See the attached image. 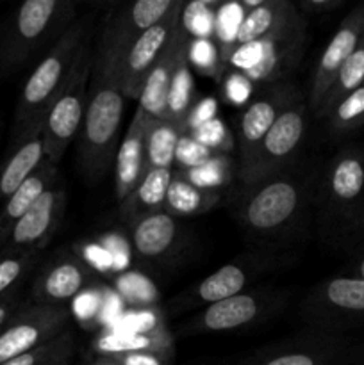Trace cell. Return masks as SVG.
I'll return each instance as SVG.
<instances>
[{"instance_id": "cell-4", "label": "cell", "mask_w": 364, "mask_h": 365, "mask_svg": "<svg viewBox=\"0 0 364 365\" xmlns=\"http://www.w3.org/2000/svg\"><path fill=\"white\" fill-rule=\"evenodd\" d=\"M75 20V0H21L0 31V73H14L45 53Z\"/></svg>"}, {"instance_id": "cell-35", "label": "cell", "mask_w": 364, "mask_h": 365, "mask_svg": "<svg viewBox=\"0 0 364 365\" xmlns=\"http://www.w3.org/2000/svg\"><path fill=\"white\" fill-rule=\"evenodd\" d=\"M74 310L84 324H98L102 310L106 307V294L102 285H93L74 299Z\"/></svg>"}, {"instance_id": "cell-25", "label": "cell", "mask_w": 364, "mask_h": 365, "mask_svg": "<svg viewBox=\"0 0 364 365\" xmlns=\"http://www.w3.org/2000/svg\"><path fill=\"white\" fill-rule=\"evenodd\" d=\"M171 178H173V170L148 168L138 187L120 203L121 220L131 225L139 217L163 210Z\"/></svg>"}, {"instance_id": "cell-29", "label": "cell", "mask_w": 364, "mask_h": 365, "mask_svg": "<svg viewBox=\"0 0 364 365\" xmlns=\"http://www.w3.org/2000/svg\"><path fill=\"white\" fill-rule=\"evenodd\" d=\"M39 252L0 253V299L20 291V285L41 262Z\"/></svg>"}, {"instance_id": "cell-50", "label": "cell", "mask_w": 364, "mask_h": 365, "mask_svg": "<svg viewBox=\"0 0 364 365\" xmlns=\"http://www.w3.org/2000/svg\"><path fill=\"white\" fill-rule=\"evenodd\" d=\"M355 365H360V362H359V364H355Z\"/></svg>"}, {"instance_id": "cell-32", "label": "cell", "mask_w": 364, "mask_h": 365, "mask_svg": "<svg viewBox=\"0 0 364 365\" xmlns=\"http://www.w3.org/2000/svg\"><path fill=\"white\" fill-rule=\"evenodd\" d=\"M193 184L200 185L203 189H214L216 191L218 185H223L227 182V175L231 173L228 168V160L223 153L214 157L213 160L206 163L203 166L193 168V170L182 171Z\"/></svg>"}, {"instance_id": "cell-3", "label": "cell", "mask_w": 364, "mask_h": 365, "mask_svg": "<svg viewBox=\"0 0 364 365\" xmlns=\"http://www.w3.org/2000/svg\"><path fill=\"white\" fill-rule=\"evenodd\" d=\"M93 36V16L77 18L43 53L21 86L13 121V139L31 125L43 121L46 110L66 84L82 48Z\"/></svg>"}, {"instance_id": "cell-19", "label": "cell", "mask_w": 364, "mask_h": 365, "mask_svg": "<svg viewBox=\"0 0 364 365\" xmlns=\"http://www.w3.org/2000/svg\"><path fill=\"white\" fill-rule=\"evenodd\" d=\"M325 203L338 212L353 214L364 196V150L350 146L330 160L323 178Z\"/></svg>"}, {"instance_id": "cell-43", "label": "cell", "mask_w": 364, "mask_h": 365, "mask_svg": "<svg viewBox=\"0 0 364 365\" xmlns=\"http://www.w3.org/2000/svg\"><path fill=\"white\" fill-rule=\"evenodd\" d=\"M236 2L239 4V6L243 7V11H250V9H256V7L263 6V4H268V2H273V0H236Z\"/></svg>"}, {"instance_id": "cell-9", "label": "cell", "mask_w": 364, "mask_h": 365, "mask_svg": "<svg viewBox=\"0 0 364 365\" xmlns=\"http://www.w3.org/2000/svg\"><path fill=\"white\" fill-rule=\"evenodd\" d=\"M300 317L313 330L334 334L364 321V280L353 274L327 278L300 303Z\"/></svg>"}, {"instance_id": "cell-2", "label": "cell", "mask_w": 364, "mask_h": 365, "mask_svg": "<svg viewBox=\"0 0 364 365\" xmlns=\"http://www.w3.org/2000/svg\"><path fill=\"white\" fill-rule=\"evenodd\" d=\"M309 205V189L296 175L275 173L241 185L231 209L243 230L259 239H282L296 232Z\"/></svg>"}, {"instance_id": "cell-6", "label": "cell", "mask_w": 364, "mask_h": 365, "mask_svg": "<svg viewBox=\"0 0 364 365\" xmlns=\"http://www.w3.org/2000/svg\"><path fill=\"white\" fill-rule=\"evenodd\" d=\"M289 294L273 287L248 289L241 294L202 307L181 327V335L227 334L253 327L284 309Z\"/></svg>"}, {"instance_id": "cell-21", "label": "cell", "mask_w": 364, "mask_h": 365, "mask_svg": "<svg viewBox=\"0 0 364 365\" xmlns=\"http://www.w3.org/2000/svg\"><path fill=\"white\" fill-rule=\"evenodd\" d=\"M134 252L150 262H164L182 245V228L166 210L152 212L128 225Z\"/></svg>"}, {"instance_id": "cell-18", "label": "cell", "mask_w": 364, "mask_h": 365, "mask_svg": "<svg viewBox=\"0 0 364 365\" xmlns=\"http://www.w3.org/2000/svg\"><path fill=\"white\" fill-rule=\"evenodd\" d=\"M364 36V18L363 9H355L341 21L338 31L330 38L328 45L321 52L320 61L314 70L313 81H310L309 98H307V106L314 114L320 109L321 102H323L325 95L330 89L332 82H334L335 75L339 73L345 61L348 59L350 53L355 50L359 45L360 38Z\"/></svg>"}, {"instance_id": "cell-7", "label": "cell", "mask_w": 364, "mask_h": 365, "mask_svg": "<svg viewBox=\"0 0 364 365\" xmlns=\"http://www.w3.org/2000/svg\"><path fill=\"white\" fill-rule=\"evenodd\" d=\"M360 351L334 331L310 330L298 337L264 346L236 365H355Z\"/></svg>"}, {"instance_id": "cell-33", "label": "cell", "mask_w": 364, "mask_h": 365, "mask_svg": "<svg viewBox=\"0 0 364 365\" xmlns=\"http://www.w3.org/2000/svg\"><path fill=\"white\" fill-rule=\"evenodd\" d=\"M216 155H220V153L200 145L196 139H193V135L184 134L181 138V143H178L177 157H175V164L178 166L177 171H188L193 170V168L203 166V164L213 160Z\"/></svg>"}, {"instance_id": "cell-5", "label": "cell", "mask_w": 364, "mask_h": 365, "mask_svg": "<svg viewBox=\"0 0 364 365\" xmlns=\"http://www.w3.org/2000/svg\"><path fill=\"white\" fill-rule=\"evenodd\" d=\"M93 71V45L88 41L68 77L43 118L46 159L57 166L68 146L75 141L84 120L89 81Z\"/></svg>"}, {"instance_id": "cell-23", "label": "cell", "mask_w": 364, "mask_h": 365, "mask_svg": "<svg viewBox=\"0 0 364 365\" xmlns=\"http://www.w3.org/2000/svg\"><path fill=\"white\" fill-rule=\"evenodd\" d=\"M303 21L291 0H273L243 14L234 31L231 48L261 43ZM228 48V50H231ZM227 50V52H228ZM225 52V53H227ZM223 53V56H225ZM221 56V57H223Z\"/></svg>"}, {"instance_id": "cell-49", "label": "cell", "mask_w": 364, "mask_h": 365, "mask_svg": "<svg viewBox=\"0 0 364 365\" xmlns=\"http://www.w3.org/2000/svg\"><path fill=\"white\" fill-rule=\"evenodd\" d=\"M363 18H364V11H363Z\"/></svg>"}, {"instance_id": "cell-44", "label": "cell", "mask_w": 364, "mask_h": 365, "mask_svg": "<svg viewBox=\"0 0 364 365\" xmlns=\"http://www.w3.org/2000/svg\"><path fill=\"white\" fill-rule=\"evenodd\" d=\"M75 2H77V0H75ZM79 2L89 4V6H91V7H96V9H102V7L113 6V4H116L118 0H79Z\"/></svg>"}, {"instance_id": "cell-11", "label": "cell", "mask_w": 364, "mask_h": 365, "mask_svg": "<svg viewBox=\"0 0 364 365\" xmlns=\"http://www.w3.org/2000/svg\"><path fill=\"white\" fill-rule=\"evenodd\" d=\"M282 264V257L273 252H256L243 255L225 266L218 267L214 273L200 280L195 287L186 291L173 302L178 310L200 309L211 303L221 302L231 296L248 291L250 285L263 277L268 271L275 269Z\"/></svg>"}, {"instance_id": "cell-26", "label": "cell", "mask_w": 364, "mask_h": 365, "mask_svg": "<svg viewBox=\"0 0 364 365\" xmlns=\"http://www.w3.org/2000/svg\"><path fill=\"white\" fill-rule=\"evenodd\" d=\"M221 195L214 189H203L193 184L182 171L173 170V178L168 187L164 210L173 217L200 216L220 203Z\"/></svg>"}, {"instance_id": "cell-22", "label": "cell", "mask_w": 364, "mask_h": 365, "mask_svg": "<svg viewBox=\"0 0 364 365\" xmlns=\"http://www.w3.org/2000/svg\"><path fill=\"white\" fill-rule=\"evenodd\" d=\"M45 159L43 121H38L13 139L9 155L0 166V205L41 166Z\"/></svg>"}, {"instance_id": "cell-45", "label": "cell", "mask_w": 364, "mask_h": 365, "mask_svg": "<svg viewBox=\"0 0 364 365\" xmlns=\"http://www.w3.org/2000/svg\"><path fill=\"white\" fill-rule=\"evenodd\" d=\"M353 217L357 220V225H360V227H364V196L363 200H360L359 207H357V210L353 212Z\"/></svg>"}, {"instance_id": "cell-46", "label": "cell", "mask_w": 364, "mask_h": 365, "mask_svg": "<svg viewBox=\"0 0 364 365\" xmlns=\"http://www.w3.org/2000/svg\"><path fill=\"white\" fill-rule=\"evenodd\" d=\"M353 277H359L364 280V255L357 260L355 267H353Z\"/></svg>"}, {"instance_id": "cell-41", "label": "cell", "mask_w": 364, "mask_h": 365, "mask_svg": "<svg viewBox=\"0 0 364 365\" xmlns=\"http://www.w3.org/2000/svg\"><path fill=\"white\" fill-rule=\"evenodd\" d=\"M341 0H300L302 7L310 13H321V11H327L335 7Z\"/></svg>"}, {"instance_id": "cell-31", "label": "cell", "mask_w": 364, "mask_h": 365, "mask_svg": "<svg viewBox=\"0 0 364 365\" xmlns=\"http://www.w3.org/2000/svg\"><path fill=\"white\" fill-rule=\"evenodd\" d=\"M334 135H346L364 125V86L346 95L327 116Z\"/></svg>"}, {"instance_id": "cell-17", "label": "cell", "mask_w": 364, "mask_h": 365, "mask_svg": "<svg viewBox=\"0 0 364 365\" xmlns=\"http://www.w3.org/2000/svg\"><path fill=\"white\" fill-rule=\"evenodd\" d=\"M189 56V36L184 20L178 24L171 36L170 43L161 53L157 63L150 70L145 86L139 95L138 109L146 114L150 121L168 118V100H170L171 82H173L177 68Z\"/></svg>"}, {"instance_id": "cell-14", "label": "cell", "mask_w": 364, "mask_h": 365, "mask_svg": "<svg viewBox=\"0 0 364 365\" xmlns=\"http://www.w3.org/2000/svg\"><path fill=\"white\" fill-rule=\"evenodd\" d=\"M307 114H309V106L305 100H302L285 109L277 118V121L268 130L266 138L261 143L259 152L248 173L239 180V184H253L275 173H280L295 159L305 135Z\"/></svg>"}, {"instance_id": "cell-16", "label": "cell", "mask_w": 364, "mask_h": 365, "mask_svg": "<svg viewBox=\"0 0 364 365\" xmlns=\"http://www.w3.org/2000/svg\"><path fill=\"white\" fill-rule=\"evenodd\" d=\"M184 6L186 0H175L170 13L159 24H156L148 31L143 32L139 38H136L134 43L127 48L120 63V70H118V77H120V86L125 98H139L150 70L157 63L161 53L164 52L175 29L182 21Z\"/></svg>"}, {"instance_id": "cell-15", "label": "cell", "mask_w": 364, "mask_h": 365, "mask_svg": "<svg viewBox=\"0 0 364 365\" xmlns=\"http://www.w3.org/2000/svg\"><path fill=\"white\" fill-rule=\"evenodd\" d=\"M68 195L64 182L59 180L46 189L38 202L14 223L0 253L45 252L57 234L66 212Z\"/></svg>"}, {"instance_id": "cell-1", "label": "cell", "mask_w": 364, "mask_h": 365, "mask_svg": "<svg viewBox=\"0 0 364 365\" xmlns=\"http://www.w3.org/2000/svg\"><path fill=\"white\" fill-rule=\"evenodd\" d=\"M125 100L116 71L93 63L88 103L77 135L79 170L91 184H98L114 166Z\"/></svg>"}, {"instance_id": "cell-40", "label": "cell", "mask_w": 364, "mask_h": 365, "mask_svg": "<svg viewBox=\"0 0 364 365\" xmlns=\"http://www.w3.org/2000/svg\"><path fill=\"white\" fill-rule=\"evenodd\" d=\"M206 41L207 39H200L193 50H191V45H189V56H193L195 64L202 68V70H213L216 56L213 53V46Z\"/></svg>"}, {"instance_id": "cell-34", "label": "cell", "mask_w": 364, "mask_h": 365, "mask_svg": "<svg viewBox=\"0 0 364 365\" xmlns=\"http://www.w3.org/2000/svg\"><path fill=\"white\" fill-rule=\"evenodd\" d=\"M193 139L218 153H225V150H231L236 145L227 125L221 123L218 118L211 120L209 123L193 128Z\"/></svg>"}, {"instance_id": "cell-37", "label": "cell", "mask_w": 364, "mask_h": 365, "mask_svg": "<svg viewBox=\"0 0 364 365\" xmlns=\"http://www.w3.org/2000/svg\"><path fill=\"white\" fill-rule=\"evenodd\" d=\"M253 91V82L246 77L241 71H232L227 75L223 84V93L227 96L228 102L232 103H243L248 100V96Z\"/></svg>"}, {"instance_id": "cell-12", "label": "cell", "mask_w": 364, "mask_h": 365, "mask_svg": "<svg viewBox=\"0 0 364 365\" xmlns=\"http://www.w3.org/2000/svg\"><path fill=\"white\" fill-rule=\"evenodd\" d=\"M95 267L71 248H61L36 269L31 302L38 305L66 307L86 289L98 285Z\"/></svg>"}, {"instance_id": "cell-27", "label": "cell", "mask_w": 364, "mask_h": 365, "mask_svg": "<svg viewBox=\"0 0 364 365\" xmlns=\"http://www.w3.org/2000/svg\"><path fill=\"white\" fill-rule=\"evenodd\" d=\"M186 125L171 118L150 121L146 132V164L148 168L175 170V157L181 138L186 134Z\"/></svg>"}, {"instance_id": "cell-38", "label": "cell", "mask_w": 364, "mask_h": 365, "mask_svg": "<svg viewBox=\"0 0 364 365\" xmlns=\"http://www.w3.org/2000/svg\"><path fill=\"white\" fill-rule=\"evenodd\" d=\"M214 118H216V102L211 98H206L202 100V102L196 103V106L189 110L186 125H188V128L193 130V128L200 127V125L209 123Z\"/></svg>"}, {"instance_id": "cell-30", "label": "cell", "mask_w": 364, "mask_h": 365, "mask_svg": "<svg viewBox=\"0 0 364 365\" xmlns=\"http://www.w3.org/2000/svg\"><path fill=\"white\" fill-rule=\"evenodd\" d=\"M75 353V337L71 330H66L54 341L31 349V351L6 360L0 365H50L61 360H71Z\"/></svg>"}, {"instance_id": "cell-47", "label": "cell", "mask_w": 364, "mask_h": 365, "mask_svg": "<svg viewBox=\"0 0 364 365\" xmlns=\"http://www.w3.org/2000/svg\"><path fill=\"white\" fill-rule=\"evenodd\" d=\"M71 360H61V362H56V364H50V365H70Z\"/></svg>"}, {"instance_id": "cell-48", "label": "cell", "mask_w": 364, "mask_h": 365, "mask_svg": "<svg viewBox=\"0 0 364 365\" xmlns=\"http://www.w3.org/2000/svg\"><path fill=\"white\" fill-rule=\"evenodd\" d=\"M360 365H364V360H360Z\"/></svg>"}, {"instance_id": "cell-28", "label": "cell", "mask_w": 364, "mask_h": 365, "mask_svg": "<svg viewBox=\"0 0 364 365\" xmlns=\"http://www.w3.org/2000/svg\"><path fill=\"white\" fill-rule=\"evenodd\" d=\"M360 86H364V36L360 38L355 50L350 53L348 59L345 61V64L341 66L339 73L335 75L330 89H328L323 102H321L320 109H318L316 116L327 118L328 114L332 113V109H334L346 95L355 91Z\"/></svg>"}, {"instance_id": "cell-13", "label": "cell", "mask_w": 364, "mask_h": 365, "mask_svg": "<svg viewBox=\"0 0 364 365\" xmlns=\"http://www.w3.org/2000/svg\"><path fill=\"white\" fill-rule=\"evenodd\" d=\"M70 323L71 310L68 307L25 302L0 331V364L54 341L70 330Z\"/></svg>"}, {"instance_id": "cell-39", "label": "cell", "mask_w": 364, "mask_h": 365, "mask_svg": "<svg viewBox=\"0 0 364 365\" xmlns=\"http://www.w3.org/2000/svg\"><path fill=\"white\" fill-rule=\"evenodd\" d=\"M25 305V302L21 299V292L20 291H14L11 292L9 296L0 299V331L4 330L7 323L11 321V317Z\"/></svg>"}, {"instance_id": "cell-24", "label": "cell", "mask_w": 364, "mask_h": 365, "mask_svg": "<svg viewBox=\"0 0 364 365\" xmlns=\"http://www.w3.org/2000/svg\"><path fill=\"white\" fill-rule=\"evenodd\" d=\"M59 180V170L54 163L45 159L41 166L0 205V248L6 242L11 228L18 220L38 202L39 196Z\"/></svg>"}, {"instance_id": "cell-20", "label": "cell", "mask_w": 364, "mask_h": 365, "mask_svg": "<svg viewBox=\"0 0 364 365\" xmlns=\"http://www.w3.org/2000/svg\"><path fill=\"white\" fill-rule=\"evenodd\" d=\"M150 120L143 110L136 109L131 123H128L125 138L118 146L114 159V195L118 203L123 202L139 185L145 173L148 171L146 164V132Z\"/></svg>"}, {"instance_id": "cell-42", "label": "cell", "mask_w": 364, "mask_h": 365, "mask_svg": "<svg viewBox=\"0 0 364 365\" xmlns=\"http://www.w3.org/2000/svg\"><path fill=\"white\" fill-rule=\"evenodd\" d=\"M77 365H120L114 362L113 359L109 356H102V355H88L81 360Z\"/></svg>"}, {"instance_id": "cell-10", "label": "cell", "mask_w": 364, "mask_h": 365, "mask_svg": "<svg viewBox=\"0 0 364 365\" xmlns=\"http://www.w3.org/2000/svg\"><path fill=\"white\" fill-rule=\"evenodd\" d=\"M303 96L295 84L285 81L271 82L266 84L264 91L253 100H250L248 106L243 110L239 118L238 132H236V148H238V180H241L248 173L250 166L256 160L259 146L263 139L266 138L271 125L277 121V118L295 106L296 102H302Z\"/></svg>"}, {"instance_id": "cell-8", "label": "cell", "mask_w": 364, "mask_h": 365, "mask_svg": "<svg viewBox=\"0 0 364 365\" xmlns=\"http://www.w3.org/2000/svg\"><path fill=\"white\" fill-rule=\"evenodd\" d=\"M173 4L175 0H125L107 18L96 46H93V63L118 73L128 46L143 32L159 24Z\"/></svg>"}, {"instance_id": "cell-36", "label": "cell", "mask_w": 364, "mask_h": 365, "mask_svg": "<svg viewBox=\"0 0 364 365\" xmlns=\"http://www.w3.org/2000/svg\"><path fill=\"white\" fill-rule=\"evenodd\" d=\"M106 356L120 365H173V355L161 351H127Z\"/></svg>"}]
</instances>
